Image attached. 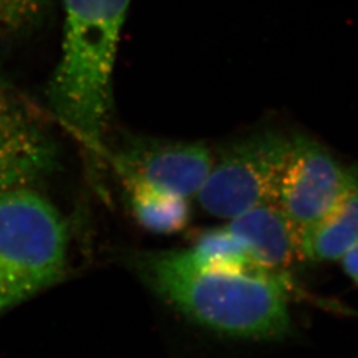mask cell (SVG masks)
<instances>
[{
    "instance_id": "obj_8",
    "label": "cell",
    "mask_w": 358,
    "mask_h": 358,
    "mask_svg": "<svg viewBox=\"0 0 358 358\" xmlns=\"http://www.w3.org/2000/svg\"><path fill=\"white\" fill-rule=\"evenodd\" d=\"M227 227L243 241L260 271L282 275L306 259L300 234L275 203L256 206L230 219Z\"/></svg>"
},
{
    "instance_id": "obj_4",
    "label": "cell",
    "mask_w": 358,
    "mask_h": 358,
    "mask_svg": "<svg viewBox=\"0 0 358 358\" xmlns=\"http://www.w3.org/2000/svg\"><path fill=\"white\" fill-rule=\"evenodd\" d=\"M291 137L256 133L229 146L196 194L210 215L232 219L264 203H275Z\"/></svg>"
},
{
    "instance_id": "obj_6",
    "label": "cell",
    "mask_w": 358,
    "mask_h": 358,
    "mask_svg": "<svg viewBox=\"0 0 358 358\" xmlns=\"http://www.w3.org/2000/svg\"><path fill=\"white\" fill-rule=\"evenodd\" d=\"M57 146L38 113L0 81V192L32 187L57 166Z\"/></svg>"
},
{
    "instance_id": "obj_1",
    "label": "cell",
    "mask_w": 358,
    "mask_h": 358,
    "mask_svg": "<svg viewBox=\"0 0 358 358\" xmlns=\"http://www.w3.org/2000/svg\"><path fill=\"white\" fill-rule=\"evenodd\" d=\"M133 267L155 294L211 331L250 340H278L289 331L282 275L210 268L192 251L141 252Z\"/></svg>"
},
{
    "instance_id": "obj_10",
    "label": "cell",
    "mask_w": 358,
    "mask_h": 358,
    "mask_svg": "<svg viewBox=\"0 0 358 358\" xmlns=\"http://www.w3.org/2000/svg\"><path fill=\"white\" fill-rule=\"evenodd\" d=\"M120 177L128 194L131 211L143 229L158 234H173L186 227L190 217L187 198L133 176Z\"/></svg>"
},
{
    "instance_id": "obj_13",
    "label": "cell",
    "mask_w": 358,
    "mask_h": 358,
    "mask_svg": "<svg viewBox=\"0 0 358 358\" xmlns=\"http://www.w3.org/2000/svg\"><path fill=\"white\" fill-rule=\"evenodd\" d=\"M343 268L346 275L358 285V243L355 244L350 250H348L345 255L341 259Z\"/></svg>"
},
{
    "instance_id": "obj_5",
    "label": "cell",
    "mask_w": 358,
    "mask_h": 358,
    "mask_svg": "<svg viewBox=\"0 0 358 358\" xmlns=\"http://www.w3.org/2000/svg\"><path fill=\"white\" fill-rule=\"evenodd\" d=\"M350 176L352 167L343 166L320 142L303 134L291 137L279 177L276 205L301 239L336 203Z\"/></svg>"
},
{
    "instance_id": "obj_2",
    "label": "cell",
    "mask_w": 358,
    "mask_h": 358,
    "mask_svg": "<svg viewBox=\"0 0 358 358\" xmlns=\"http://www.w3.org/2000/svg\"><path fill=\"white\" fill-rule=\"evenodd\" d=\"M130 0H63L62 56L48 84L53 115L90 152L105 155L113 72Z\"/></svg>"
},
{
    "instance_id": "obj_7",
    "label": "cell",
    "mask_w": 358,
    "mask_h": 358,
    "mask_svg": "<svg viewBox=\"0 0 358 358\" xmlns=\"http://www.w3.org/2000/svg\"><path fill=\"white\" fill-rule=\"evenodd\" d=\"M109 158L118 176L137 177L187 199L199 192L214 164L203 143L154 138H128Z\"/></svg>"
},
{
    "instance_id": "obj_12",
    "label": "cell",
    "mask_w": 358,
    "mask_h": 358,
    "mask_svg": "<svg viewBox=\"0 0 358 358\" xmlns=\"http://www.w3.org/2000/svg\"><path fill=\"white\" fill-rule=\"evenodd\" d=\"M47 0H0V38L34 26L43 16Z\"/></svg>"
},
{
    "instance_id": "obj_11",
    "label": "cell",
    "mask_w": 358,
    "mask_h": 358,
    "mask_svg": "<svg viewBox=\"0 0 358 358\" xmlns=\"http://www.w3.org/2000/svg\"><path fill=\"white\" fill-rule=\"evenodd\" d=\"M190 251L201 264L210 268L260 271L243 241L227 226L203 232Z\"/></svg>"
},
{
    "instance_id": "obj_3",
    "label": "cell",
    "mask_w": 358,
    "mask_h": 358,
    "mask_svg": "<svg viewBox=\"0 0 358 358\" xmlns=\"http://www.w3.org/2000/svg\"><path fill=\"white\" fill-rule=\"evenodd\" d=\"M66 229L32 187L0 192V315L64 276Z\"/></svg>"
},
{
    "instance_id": "obj_9",
    "label": "cell",
    "mask_w": 358,
    "mask_h": 358,
    "mask_svg": "<svg viewBox=\"0 0 358 358\" xmlns=\"http://www.w3.org/2000/svg\"><path fill=\"white\" fill-rule=\"evenodd\" d=\"M358 243V166L336 203L303 236V252L312 262H336Z\"/></svg>"
}]
</instances>
